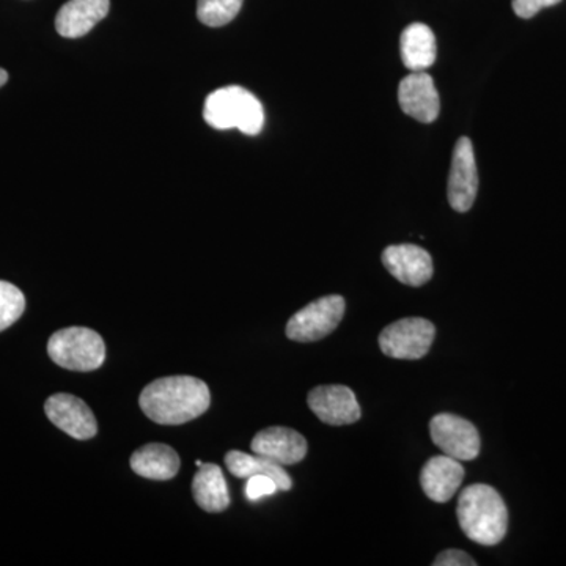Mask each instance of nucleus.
Returning a JSON list of instances; mask_svg holds the SVG:
<instances>
[{
  "instance_id": "5",
  "label": "nucleus",
  "mask_w": 566,
  "mask_h": 566,
  "mask_svg": "<svg viewBox=\"0 0 566 566\" xmlns=\"http://www.w3.org/2000/svg\"><path fill=\"white\" fill-rule=\"evenodd\" d=\"M345 308V300L338 294L319 297L289 319L286 337L300 344L322 340L337 329L344 319Z\"/></svg>"
},
{
  "instance_id": "4",
  "label": "nucleus",
  "mask_w": 566,
  "mask_h": 566,
  "mask_svg": "<svg viewBox=\"0 0 566 566\" xmlns=\"http://www.w3.org/2000/svg\"><path fill=\"white\" fill-rule=\"evenodd\" d=\"M52 363L71 371L98 370L106 359L102 335L88 327H66L52 334L48 342Z\"/></svg>"
},
{
  "instance_id": "25",
  "label": "nucleus",
  "mask_w": 566,
  "mask_h": 566,
  "mask_svg": "<svg viewBox=\"0 0 566 566\" xmlns=\"http://www.w3.org/2000/svg\"><path fill=\"white\" fill-rule=\"evenodd\" d=\"M7 81H9V73H7L6 70L0 69V87H3V85L7 84Z\"/></svg>"
},
{
  "instance_id": "1",
  "label": "nucleus",
  "mask_w": 566,
  "mask_h": 566,
  "mask_svg": "<svg viewBox=\"0 0 566 566\" xmlns=\"http://www.w3.org/2000/svg\"><path fill=\"white\" fill-rule=\"evenodd\" d=\"M139 405L151 422L182 424L208 411L211 394L202 379L186 375L167 376L142 390Z\"/></svg>"
},
{
  "instance_id": "16",
  "label": "nucleus",
  "mask_w": 566,
  "mask_h": 566,
  "mask_svg": "<svg viewBox=\"0 0 566 566\" xmlns=\"http://www.w3.org/2000/svg\"><path fill=\"white\" fill-rule=\"evenodd\" d=\"M132 469L137 475L148 480L174 479L180 471V457L172 447L166 444H147L137 449L129 460Z\"/></svg>"
},
{
  "instance_id": "20",
  "label": "nucleus",
  "mask_w": 566,
  "mask_h": 566,
  "mask_svg": "<svg viewBox=\"0 0 566 566\" xmlns=\"http://www.w3.org/2000/svg\"><path fill=\"white\" fill-rule=\"evenodd\" d=\"M244 0H199L197 18L208 28H222L240 13Z\"/></svg>"
},
{
  "instance_id": "12",
  "label": "nucleus",
  "mask_w": 566,
  "mask_h": 566,
  "mask_svg": "<svg viewBox=\"0 0 566 566\" xmlns=\"http://www.w3.org/2000/svg\"><path fill=\"white\" fill-rule=\"evenodd\" d=\"M382 264L405 285L422 286L433 277V260L430 253L419 245H389L382 252Z\"/></svg>"
},
{
  "instance_id": "21",
  "label": "nucleus",
  "mask_w": 566,
  "mask_h": 566,
  "mask_svg": "<svg viewBox=\"0 0 566 566\" xmlns=\"http://www.w3.org/2000/svg\"><path fill=\"white\" fill-rule=\"evenodd\" d=\"M25 311V297L13 283L0 281V333L9 329Z\"/></svg>"
},
{
  "instance_id": "13",
  "label": "nucleus",
  "mask_w": 566,
  "mask_h": 566,
  "mask_svg": "<svg viewBox=\"0 0 566 566\" xmlns=\"http://www.w3.org/2000/svg\"><path fill=\"white\" fill-rule=\"evenodd\" d=\"M252 452L281 465L301 463L307 455V441L303 434L286 427H271L252 439Z\"/></svg>"
},
{
  "instance_id": "14",
  "label": "nucleus",
  "mask_w": 566,
  "mask_h": 566,
  "mask_svg": "<svg viewBox=\"0 0 566 566\" xmlns=\"http://www.w3.org/2000/svg\"><path fill=\"white\" fill-rule=\"evenodd\" d=\"M465 471L461 461L447 455L430 458L420 472L423 493L438 504L449 502L463 485Z\"/></svg>"
},
{
  "instance_id": "15",
  "label": "nucleus",
  "mask_w": 566,
  "mask_h": 566,
  "mask_svg": "<svg viewBox=\"0 0 566 566\" xmlns=\"http://www.w3.org/2000/svg\"><path fill=\"white\" fill-rule=\"evenodd\" d=\"M111 0H70L55 17V29L65 39H81L107 17Z\"/></svg>"
},
{
  "instance_id": "17",
  "label": "nucleus",
  "mask_w": 566,
  "mask_h": 566,
  "mask_svg": "<svg viewBox=\"0 0 566 566\" xmlns=\"http://www.w3.org/2000/svg\"><path fill=\"white\" fill-rule=\"evenodd\" d=\"M192 494L196 504L207 513H222L229 509V486L218 464L200 465L199 472L193 475Z\"/></svg>"
},
{
  "instance_id": "22",
  "label": "nucleus",
  "mask_w": 566,
  "mask_h": 566,
  "mask_svg": "<svg viewBox=\"0 0 566 566\" xmlns=\"http://www.w3.org/2000/svg\"><path fill=\"white\" fill-rule=\"evenodd\" d=\"M279 491L277 483L266 475H253L249 479L248 486H245V494L249 501H259L263 495L275 494Z\"/></svg>"
},
{
  "instance_id": "11",
  "label": "nucleus",
  "mask_w": 566,
  "mask_h": 566,
  "mask_svg": "<svg viewBox=\"0 0 566 566\" xmlns=\"http://www.w3.org/2000/svg\"><path fill=\"white\" fill-rule=\"evenodd\" d=\"M398 103L405 114L420 123H433L441 111L433 77L424 71H412L400 82Z\"/></svg>"
},
{
  "instance_id": "24",
  "label": "nucleus",
  "mask_w": 566,
  "mask_h": 566,
  "mask_svg": "<svg viewBox=\"0 0 566 566\" xmlns=\"http://www.w3.org/2000/svg\"><path fill=\"white\" fill-rule=\"evenodd\" d=\"M434 566H475L474 558L460 549H447L439 554L433 562Z\"/></svg>"
},
{
  "instance_id": "8",
  "label": "nucleus",
  "mask_w": 566,
  "mask_h": 566,
  "mask_svg": "<svg viewBox=\"0 0 566 566\" xmlns=\"http://www.w3.org/2000/svg\"><path fill=\"white\" fill-rule=\"evenodd\" d=\"M476 191H479V172H476L474 147L471 139L460 137L453 150L449 188H447L450 207L458 212L471 210Z\"/></svg>"
},
{
  "instance_id": "6",
  "label": "nucleus",
  "mask_w": 566,
  "mask_h": 566,
  "mask_svg": "<svg viewBox=\"0 0 566 566\" xmlns=\"http://www.w3.org/2000/svg\"><path fill=\"white\" fill-rule=\"evenodd\" d=\"M436 337L434 324L424 318L398 319L379 335V346L392 359H422Z\"/></svg>"
},
{
  "instance_id": "2",
  "label": "nucleus",
  "mask_w": 566,
  "mask_h": 566,
  "mask_svg": "<svg viewBox=\"0 0 566 566\" xmlns=\"http://www.w3.org/2000/svg\"><path fill=\"white\" fill-rule=\"evenodd\" d=\"M461 531L476 545L495 546L505 538L509 510L493 486L475 483L463 490L457 506Z\"/></svg>"
},
{
  "instance_id": "3",
  "label": "nucleus",
  "mask_w": 566,
  "mask_h": 566,
  "mask_svg": "<svg viewBox=\"0 0 566 566\" xmlns=\"http://www.w3.org/2000/svg\"><path fill=\"white\" fill-rule=\"evenodd\" d=\"M203 118L211 128L240 129L245 136H256L264 126L263 104L240 85H229L208 95Z\"/></svg>"
},
{
  "instance_id": "10",
  "label": "nucleus",
  "mask_w": 566,
  "mask_h": 566,
  "mask_svg": "<svg viewBox=\"0 0 566 566\" xmlns=\"http://www.w3.org/2000/svg\"><path fill=\"white\" fill-rule=\"evenodd\" d=\"M307 403L323 423L333 427L356 423L363 416L356 394L342 385L315 387L308 394Z\"/></svg>"
},
{
  "instance_id": "7",
  "label": "nucleus",
  "mask_w": 566,
  "mask_h": 566,
  "mask_svg": "<svg viewBox=\"0 0 566 566\" xmlns=\"http://www.w3.org/2000/svg\"><path fill=\"white\" fill-rule=\"evenodd\" d=\"M431 439L447 457L458 461H472L480 455L479 430L455 415H438L430 422Z\"/></svg>"
},
{
  "instance_id": "23",
  "label": "nucleus",
  "mask_w": 566,
  "mask_h": 566,
  "mask_svg": "<svg viewBox=\"0 0 566 566\" xmlns=\"http://www.w3.org/2000/svg\"><path fill=\"white\" fill-rule=\"evenodd\" d=\"M562 0H513V10L523 20H531L539 10L557 6Z\"/></svg>"
},
{
  "instance_id": "19",
  "label": "nucleus",
  "mask_w": 566,
  "mask_h": 566,
  "mask_svg": "<svg viewBox=\"0 0 566 566\" xmlns=\"http://www.w3.org/2000/svg\"><path fill=\"white\" fill-rule=\"evenodd\" d=\"M226 465L232 475L238 479H251L253 475H266L277 483L279 491L292 490L293 482L290 479L289 472L283 469V465L268 460V458L249 455V453L240 452V450H232L226 455Z\"/></svg>"
},
{
  "instance_id": "9",
  "label": "nucleus",
  "mask_w": 566,
  "mask_h": 566,
  "mask_svg": "<svg viewBox=\"0 0 566 566\" xmlns=\"http://www.w3.org/2000/svg\"><path fill=\"white\" fill-rule=\"evenodd\" d=\"M44 412L59 430L77 441H87L98 433V422L92 409L74 395H52L44 403Z\"/></svg>"
},
{
  "instance_id": "18",
  "label": "nucleus",
  "mask_w": 566,
  "mask_h": 566,
  "mask_svg": "<svg viewBox=\"0 0 566 566\" xmlns=\"http://www.w3.org/2000/svg\"><path fill=\"white\" fill-rule=\"evenodd\" d=\"M400 48L401 61L406 69L411 71L430 69L438 55L433 31L420 22H415L405 29L401 33Z\"/></svg>"
}]
</instances>
